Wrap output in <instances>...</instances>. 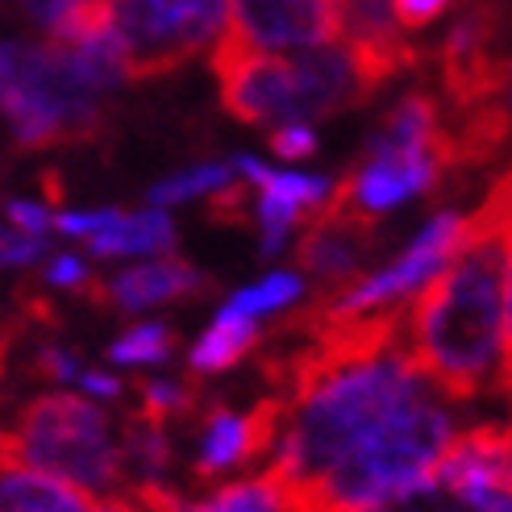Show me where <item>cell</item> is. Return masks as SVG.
Segmentation results:
<instances>
[{
  "label": "cell",
  "mask_w": 512,
  "mask_h": 512,
  "mask_svg": "<svg viewBox=\"0 0 512 512\" xmlns=\"http://www.w3.org/2000/svg\"><path fill=\"white\" fill-rule=\"evenodd\" d=\"M105 217H109V209H92V213H75V209H67V213H59L55 217V229L63 238H92L100 225H105Z\"/></svg>",
  "instance_id": "30"
},
{
  "label": "cell",
  "mask_w": 512,
  "mask_h": 512,
  "mask_svg": "<svg viewBox=\"0 0 512 512\" xmlns=\"http://www.w3.org/2000/svg\"><path fill=\"white\" fill-rule=\"evenodd\" d=\"M213 71L221 84V105L246 125H288L300 121V75L292 55L254 50L238 34H229L217 55Z\"/></svg>",
  "instance_id": "9"
},
{
  "label": "cell",
  "mask_w": 512,
  "mask_h": 512,
  "mask_svg": "<svg viewBox=\"0 0 512 512\" xmlns=\"http://www.w3.org/2000/svg\"><path fill=\"white\" fill-rule=\"evenodd\" d=\"M5 463L46 471L92 500H121L134 488L109 413L71 392H46L21 404L5 433Z\"/></svg>",
  "instance_id": "5"
},
{
  "label": "cell",
  "mask_w": 512,
  "mask_h": 512,
  "mask_svg": "<svg viewBox=\"0 0 512 512\" xmlns=\"http://www.w3.org/2000/svg\"><path fill=\"white\" fill-rule=\"evenodd\" d=\"M450 0H396V17L404 30H421V25H429L438 13H446Z\"/></svg>",
  "instance_id": "31"
},
{
  "label": "cell",
  "mask_w": 512,
  "mask_h": 512,
  "mask_svg": "<svg viewBox=\"0 0 512 512\" xmlns=\"http://www.w3.org/2000/svg\"><path fill=\"white\" fill-rule=\"evenodd\" d=\"M371 250H375V221L329 200L309 221V229H304L296 259H300V271H309L317 279L321 296H329L350 288L354 279H363L358 271H363Z\"/></svg>",
  "instance_id": "13"
},
{
  "label": "cell",
  "mask_w": 512,
  "mask_h": 512,
  "mask_svg": "<svg viewBox=\"0 0 512 512\" xmlns=\"http://www.w3.org/2000/svg\"><path fill=\"white\" fill-rule=\"evenodd\" d=\"M121 450H125V467H130L134 483H167V471L175 463V446L163 421L130 413L121 425Z\"/></svg>",
  "instance_id": "19"
},
{
  "label": "cell",
  "mask_w": 512,
  "mask_h": 512,
  "mask_svg": "<svg viewBox=\"0 0 512 512\" xmlns=\"http://www.w3.org/2000/svg\"><path fill=\"white\" fill-rule=\"evenodd\" d=\"M433 392L442 388L429 379L408 338L325 367L288 400L267 471L288 488V500L309 492L342 463L354 442Z\"/></svg>",
  "instance_id": "2"
},
{
  "label": "cell",
  "mask_w": 512,
  "mask_h": 512,
  "mask_svg": "<svg viewBox=\"0 0 512 512\" xmlns=\"http://www.w3.org/2000/svg\"><path fill=\"white\" fill-rule=\"evenodd\" d=\"M80 388H84L88 396H100V400H117V396L125 392V383H121L117 375H109V371H84V375H80Z\"/></svg>",
  "instance_id": "32"
},
{
  "label": "cell",
  "mask_w": 512,
  "mask_h": 512,
  "mask_svg": "<svg viewBox=\"0 0 512 512\" xmlns=\"http://www.w3.org/2000/svg\"><path fill=\"white\" fill-rule=\"evenodd\" d=\"M234 34L271 55L313 50L342 38V0H234Z\"/></svg>",
  "instance_id": "12"
},
{
  "label": "cell",
  "mask_w": 512,
  "mask_h": 512,
  "mask_svg": "<svg viewBox=\"0 0 512 512\" xmlns=\"http://www.w3.org/2000/svg\"><path fill=\"white\" fill-rule=\"evenodd\" d=\"M300 296H304V279L296 271H271L267 279H259V284L238 288L225 304L229 309H238V313H246V317H267V313L292 309Z\"/></svg>",
  "instance_id": "22"
},
{
  "label": "cell",
  "mask_w": 512,
  "mask_h": 512,
  "mask_svg": "<svg viewBox=\"0 0 512 512\" xmlns=\"http://www.w3.org/2000/svg\"><path fill=\"white\" fill-rule=\"evenodd\" d=\"M234 167L242 171V179H250L259 192H267V196H279V200H288V204H296L300 213H309V221L325 209L329 200H334V192H338V184L334 179H321V175H296V171H275V167H267L263 159H254V155H242V159H234Z\"/></svg>",
  "instance_id": "20"
},
{
  "label": "cell",
  "mask_w": 512,
  "mask_h": 512,
  "mask_svg": "<svg viewBox=\"0 0 512 512\" xmlns=\"http://www.w3.org/2000/svg\"><path fill=\"white\" fill-rule=\"evenodd\" d=\"M175 350V334L171 325H159V321H142L134 329L109 346V363L117 367H155V363H167Z\"/></svg>",
  "instance_id": "23"
},
{
  "label": "cell",
  "mask_w": 512,
  "mask_h": 512,
  "mask_svg": "<svg viewBox=\"0 0 512 512\" xmlns=\"http://www.w3.org/2000/svg\"><path fill=\"white\" fill-rule=\"evenodd\" d=\"M88 512H150V508H142V504L130 500V496H121V500H96Z\"/></svg>",
  "instance_id": "34"
},
{
  "label": "cell",
  "mask_w": 512,
  "mask_h": 512,
  "mask_svg": "<svg viewBox=\"0 0 512 512\" xmlns=\"http://www.w3.org/2000/svg\"><path fill=\"white\" fill-rule=\"evenodd\" d=\"M446 400L433 392L371 429L321 483L292 496L288 512H358L433 475L458 438V417Z\"/></svg>",
  "instance_id": "4"
},
{
  "label": "cell",
  "mask_w": 512,
  "mask_h": 512,
  "mask_svg": "<svg viewBox=\"0 0 512 512\" xmlns=\"http://www.w3.org/2000/svg\"><path fill=\"white\" fill-rule=\"evenodd\" d=\"M288 488L271 471H259L250 479H229L200 500L179 496L171 512H288Z\"/></svg>",
  "instance_id": "18"
},
{
  "label": "cell",
  "mask_w": 512,
  "mask_h": 512,
  "mask_svg": "<svg viewBox=\"0 0 512 512\" xmlns=\"http://www.w3.org/2000/svg\"><path fill=\"white\" fill-rule=\"evenodd\" d=\"M259 342H263L259 317H246L238 309H229V304H221L213 325L204 329L196 338V346L188 350V371L192 375H225V371H234Z\"/></svg>",
  "instance_id": "16"
},
{
  "label": "cell",
  "mask_w": 512,
  "mask_h": 512,
  "mask_svg": "<svg viewBox=\"0 0 512 512\" xmlns=\"http://www.w3.org/2000/svg\"><path fill=\"white\" fill-rule=\"evenodd\" d=\"M42 279L50 288H88V267L75 259V254H55V259L46 263Z\"/></svg>",
  "instance_id": "29"
},
{
  "label": "cell",
  "mask_w": 512,
  "mask_h": 512,
  "mask_svg": "<svg viewBox=\"0 0 512 512\" xmlns=\"http://www.w3.org/2000/svg\"><path fill=\"white\" fill-rule=\"evenodd\" d=\"M200 396L188 388V383H167V379H150L138 383V413L155 417V421H179V417H192L196 413Z\"/></svg>",
  "instance_id": "24"
},
{
  "label": "cell",
  "mask_w": 512,
  "mask_h": 512,
  "mask_svg": "<svg viewBox=\"0 0 512 512\" xmlns=\"http://www.w3.org/2000/svg\"><path fill=\"white\" fill-rule=\"evenodd\" d=\"M504 400L512 408V259H508V371H504Z\"/></svg>",
  "instance_id": "33"
},
{
  "label": "cell",
  "mask_w": 512,
  "mask_h": 512,
  "mask_svg": "<svg viewBox=\"0 0 512 512\" xmlns=\"http://www.w3.org/2000/svg\"><path fill=\"white\" fill-rule=\"evenodd\" d=\"M42 254H46V238L21 234V229L9 225L5 242H0V259H5V267H34V263H42Z\"/></svg>",
  "instance_id": "26"
},
{
  "label": "cell",
  "mask_w": 512,
  "mask_h": 512,
  "mask_svg": "<svg viewBox=\"0 0 512 512\" xmlns=\"http://www.w3.org/2000/svg\"><path fill=\"white\" fill-rule=\"evenodd\" d=\"M204 288H209L204 271H196L184 259H171V254H159V259H146V263L117 271L105 284H92V300L113 304L121 313H142V309H155V304L200 296Z\"/></svg>",
  "instance_id": "14"
},
{
  "label": "cell",
  "mask_w": 512,
  "mask_h": 512,
  "mask_svg": "<svg viewBox=\"0 0 512 512\" xmlns=\"http://www.w3.org/2000/svg\"><path fill=\"white\" fill-rule=\"evenodd\" d=\"M267 142H271L275 155H279V159H288V163L313 159V150H317V134H313V125H309V121H288V125H275Z\"/></svg>",
  "instance_id": "25"
},
{
  "label": "cell",
  "mask_w": 512,
  "mask_h": 512,
  "mask_svg": "<svg viewBox=\"0 0 512 512\" xmlns=\"http://www.w3.org/2000/svg\"><path fill=\"white\" fill-rule=\"evenodd\" d=\"M171 246H175V225L159 204L138 213L109 209L105 225L88 238V250L96 259H159V254H171Z\"/></svg>",
  "instance_id": "15"
},
{
  "label": "cell",
  "mask_w": 512,
  "mask_h": 512,
  "mask_svg": "<svg viewBox=\"0 0 512 512\" xmlns=\"http://www.w3.org/2000/svg\"><path fill=\"white\" fill-rule=\"evenodd\" d=\"M9 225L21 229V234H34V238H46V229L55 225V217H50L46 204L38 200H9Z\"/></svg>",
  "instance_id": "27"
},
{
  "label": "cell",
  "mask_w": 512,
  "mask_h": 512,
  "mask_svg": "<svg viewBox=\"0 0 512 512\" xmlns=\"http://www.w3.org/2000/svg\"><path fill=\"white\" fill-rule=\"evenodd\" d=\"M358 512H512V417L463 429L433 475Z\"/></svg>",
  "instance_id": "7"
},
{
  "label": "cell",
  "mask_w": 512,
  "mask_h": 512,
  "mask_svg": "<svg viewBox=\"0 0 512 512\" xmlns=\"http://www.w3.org/2000/svg\"><path fill=\"white\" fill-rule=\"evenodd\" d=\"M508 259V238L471 225L467 217L463 250L408 309V346L429 379L458 404L488 392L504 396Z\"/></svg>",
  "instance_id": "1"
},
{
  "label": "cell",
  "mask_w": 512,
  "mask_h": 512,
  "mask_svg": "<svg viewBox=\"0 0 512 512\" xmlns=\"http://www.w3.org/2000/svg\"><path fill=\"white\" fill-rule=\"evenodd\" d=\"M467 242V217L463 213H433L421 234L408 242L388 267H379L363 279H354L350 288L317 296L313 309H304L317 321H358V317H375L388 309H404V300H417L433 279H438L454 254Z\"/></svg>",
  "instance_id": "8"
},
{
  "label": "cell",
  "mask_w": 512,
  "mask_h": 512,
  "mask_svg": "<svg viewBox=\"0 0 512 512\" xmlns=\"http://www.w3.org/2000/svg\"><path fill=\"white\" fill-rule=\"evenodd\" d=\"M105 17L130 80L175 71L196 55H217L234 34V0H105Z\"/></svg>",
  "instance_id": "6"
},
{
  "label": "cell",
  "mask_w": 512,
  "mask_h": 512,
  "mask_svg": "<svg viewBox=\"0 0 512 512\" xmlns=\"http://www.w3.org/2000/svg\"><path fill=\"white\" fill-rule=\"evenodd\" d=\"M450 171L442 146H408V150H367L363 167L354 175L338 179L334 200L346 209L363 213V217H379L392 213L408 196L429 192L438 184V175Z\"/></svg>",
  "instance_id": "10"
},
{
  "label": "cell",
  "mask_w": 512,
  "mask_h": 512,
  "mask_svg": "<svg viewBox=\"0 0 512 512\" xmlns=\"http://www.w3.org/2000/svg\"><path fill=\"white\" fill-rule=\"evenodd\" d=\"M284 417H288V404L279 396H263L254 408H246V413L213 404L200 425L192 475L204 483V479H217L234 467H250V463H259V458L275 454Z\"/></svg>",
  "instance_id": "11"
},
{
  "label": "cell",
  "mask_w": 512,
  "mask_h": 512,
  "mask_svg": "<svg viewBox=\"0 0 512 512\" xmlns=\"http://www.w3.org/2000/svg\"><path fill=\"white\" fill-rule=\"evenodd\" d=\"M34 367H38V375H46V379H55V383H80V363L63 350V346H42L38 350V358H34Z\"/></svg>",
  "instance_id": "28"
},
{
  "label": "cell",
  "mask_w": 512,
  "mask_h": 512,
  "mask_svg": "<svg viewBox=\"0 0 512 512\" xmlns=\"http://www.w3.org/2000/svg\"><path fill=\"white\" fill-rule=\"evenodd\" d=\"M0 504L5 512H88L96 500L71 483L21 467V463H5V483H0Z\"/></svg>",
  "instance_id": "17"
},
{
  "label": "cell",
  "mask_w": 512,
  "mask_h": 512,
  "mask_svg": "<svg viewBox=\"0 0 512 512\" xmlns=\"http://www.w3.org/2000/svg\"><path fill=\"white\" fill-rule=\"evenodd\" d=\"M130 80V67L113 30L84 42H5L0 50V92L17 150L92 138L105 125L100 100Z\"/></svg>",
  "instance_id": "3"
},
{
  "label": "cell",
  "mask_w": 512,
  "mask_h": 512,
  "mask_svg": "<svg viewBox=\"0 0 512 512\" xmlns=\"http://www.w3.org/2000/svg\"><path fill=\"white\" fill-rule=\"evenodd\" d=\"M238 167L234 163H200V167H188V171H175L167 179H159L150 188V204L159 209H171V204H188V200H200V196H217L221 188L238 184Z\"/></svg>",
  "instance_id": "21"
}]
</instances>
